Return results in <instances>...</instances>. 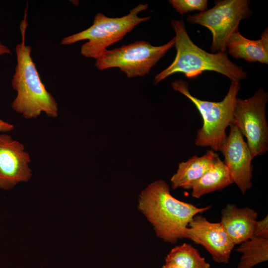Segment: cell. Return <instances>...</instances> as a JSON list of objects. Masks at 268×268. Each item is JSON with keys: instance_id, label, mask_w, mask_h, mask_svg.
<instances>
[{"instance_id": "4", "label": "cell", "mask_w": 268, "mask_h": 268, "mask_svg": "<svg viewBox=\"0 0 268 268\" xmlns=\"http://www.w3.org/2000/svg\"><path fill=\"white\" fill-rule=\"evenodd\" d=\"M173 88L188 98L196 106L202 119V126L198 130L195 143L220 151L227 135L225 131L233 121L234 107L240 89L238 81H231L228 91L220 102L198 99L189 91L187 82L179 79L172 83Z\"/></svg>"}, {"instance_id": "11", "label": "cell", "mask_w": 268, "mask_h": 268, "mask_svg": "<svg viewBox=\"0 0 268 268\" xmlns=\"http://www.w3.org/2000/svg\"><path fill=\"white\" fill-rule=\"evenodd\" d=\"M29 154L22 143L5 134H0V188L8 191L32 177Z\"/></svg>"}, {"instance_id": "2", "label": "cell", "mask_w": 268, "mask_h": 268, "mask_svg": "<svg viewBox=\"0 0 268 268\" xmlns=\"http://www.w3.org/2000/svg\"><path fill=\"white\" fill-rule=\"evenodd\" d=\"M171 26L175 33L176 55L172 64L155 76L154 84L178 72L189 78L196 77L205 71L218 72L231 81L239 82L247 77L243 67L233 63L226 52L210 53L196 45L189 36L182 19L173 20Z\"/></svg>"}, {"instance_id": "8", "label": "cell", "mask_w": 268, "mask_h": 268, "mask_svg": "<svg viewBox=\"0 0 268 268\" xmlns=\"http://www.w3.org/2000/svg\"><path fill=\"white\" fill-rule=\"evenodd\" d=\"M268 94L260 88L251 97L237 98L234 110L233 121L243 135L253 158L268 150V126L266 111Z\"/></svg>"}, {"instance_id": "14", "label": "cell", "mask_w": 268, "mask_h": 268, "mask_svg": "<svg viewBox=\"0 0 268 268\" xmlns=\"http://www.w3.org/2000/svg\"><path fill=\"white\" fill-rule=\"evenodd\" d=\"M228 53L235 59H243L249 63L268 64V29L267 27L260 39L252 40L243 36L238 30L229 37L226 44Z\"/></svg>"}, {"instance_id": "6", "label": "cell", "mask_w": 268, "mask_h": 268, "mask_svg": "<svg viewBox=\"0 0 268 268\" xmlns=\"http://www.w3.org/2000/svg\"><path fill=\"white\" fill-rule=\"evenodd\" d=\"M174 38L158 46L147 41H136L111 50H107L96 59L95 65L99 70L119 68L129 78L143 76L174 46Z\"/></svg>"}, {"instance_id": "22", "label": "cell", "mask_w": 268, "mask_h": 268, "mask_svg": "<svg viewBox=\"0 0 268 268\" xmlns=\"http://www.w3.org/2000/svg\"><path fill=\"white\" fill-rule=\"evenodd\" d=\"M161 268H179L174 264H172L171 263H165V264Z\"/></svg>"}, {"instance_id": "5", "label": "cell", "mask_w": 268, "mask_h": 268, "mask_svg": "<svg viewBox=\"0 0 268 268\" xmlns=\"http://www.w3.org/2000/svg\"><path fill=\"white\" fill-rule=\"evenodd\" d=\"M147 3H140L121 17H108L99 12L95 15L93 24L79 33L64 37L61 44L68 45L87 40L80 50L81 54L90 58L97 59L107 48L119 41L137 25L148 20L150 17H140L138 13L148 8Z\"/></svg>"}, {"instance_id": "15", "label": "cell", "mask_w": 268, "mask_h": 268, "mask_svg": "<svg viewBox=\"0 0 268 268\" xmlns=\"http://www.w3.org/2000/svg\"><path fill=\"white\" fill-rule=\"evenodd\" d=\"M232 183L233 180L230 172L219 158L193 185L191 195L200 199L205 194L221 190Z\"/></svg>"}, {"instance_id": "16", "label": "cell", "mask_w": 268, "mask_h": 268, "mask_svg": "<svg viewBox=\"0 0 268 268\" xmlns=\"http://www.w3.org/2000/svg\"><path fill=\"white\" fill-rule=\"evenodd\" d=\"M235 251L242 254L236 268H253L268 260V239L252 237Z\"/></svg>"}, {"instance_id": "1", "label": "cell", "mask_w": 268, "mask_h": 268, "mask_svg": "<svg viewBox=\"0 0 268 268\" xmlns=\"http://www.w3.org/2000/svg\"><path fill=\"white\" fill-rule=\"evenodd\" d=\"M211 207H199L177 200L163 180L150 183L138 198V210L152 225L158 237L170 243L186 238V228L193 217Z\"/></svg>"}, {"instance_id": "9", "label": "cell", "mask_w": 268, "mask_h": 268, "mask_svg": "<svg viewBox=\"0 0 268 268\" xmlns=\"http://www.w3.org/2000/svg\"><path fill=\"white\" fill-rule=\"evenodd\" d=\"M186 238L203 246L218 264H228L235 245L220 222H211L201 214L196 215L185 232Z\"/></svg>"}, {"instance_id": "10", "label": "cell", "mask_w": 268, "mask_h": 268, "mask_svg": "<svg viewBox=\"0 0 268 268\" xmlns=\"http://www.w3.org/2000/svg\"><path fill=\"white\" fill-rule=\"evenodd\" d=\"M224 141L220 151L224 157L227 167L241 193L244 195L252 186L253 157L247 142L239 130L234 125Z\"/></svg>"}, {"instance_id": "7", "label": "cell", "mask_w": 268, "mask_h": 268, "mask_svg": "<svg viewBox=\"0 0 268 268\" xmlns=\"http://www.w3.org/2000/svg\"><path fill=\"white\" fill-rule=\"evenodd\" d=\"M248 0L215 1V5L203 12L190 15L188 22L208 28L212 35V53L226 52L227 42L236 30L240 21L250 17L252 12Z\"/></svg>"}, {"instance_id": "18", "label": "cell", "mask_w": 268, "mask_h": 268, "mask_svg": "<svg viewBox=\"0 0 268 268\" xmlns=\"http://www.w3.org/2000/svg\"><path fill=\"white\" fill-rule=\"evenodd\" d=\"M170 4L177 12L183 15L189 11L203 12L207 9V0H170Z\"/></svg>"}, {"instance_id": "3", "label": "cell", "mask_w": 268, "mask_h": 268, "mask_svg": "<svg viewBox=\"0 0 268 268\" xmlns=\"http://www.w3.org/2000/svg\"><path fill=\"white\" fill-rule=\"evenodd\" d=\"M27 21L25 17L20 29L21 42L15 46L17 64L11 80L17 92L11 107L25 119L36 118L43 112L50 118L58 116V104L42 82L31 57V47L25 44Z\"/></svg>"}, {"instance_id": "21", "label": "cell", "mask_w": 268, "mask_h": 268, "mask_svg": "<svg viewBox=\"0 0 268 268\" xmlns=\"http://www.w3.org/2000/svg\"><path fill=\"white\" fill-rule=\"evenodd\" d=\"M4 55H11L10 50L0 41V56Z\"/></svg>"}, {"instance_id": "12", "label": "cell", "mask_w": 268, "mask_h": 268, "mask_svg": "<svg viewBox=\"0 0 268 268\" xmlns=\"http://www.w3.org/2000/svg\"><path fill=\"white\" fill-rule=\"evenodd\" d=\"M257 218L258 213L254 209L229 203L221 210L220 222L236 245L253 236Z\"/></svg>"}, {"instance_id": "17", "label": "cell", "mask_w": 268, "mask_h": 268, "mask_svg": "<svg viewBox=\"0 0 268 268\" xmlns=\"http://www.w3.org/2000/svg\"><path fill=\"white\" fill-rule=\"evenodd\" d=\"M165 263L179 268H210V265L191 244L184 243L171 250L165 258Z\"/></svg>"}, {"instance_id": "19", "label": "cell", "mask_w": 268, "mask_h": 268, "mask_svg": "<svg viewBox=\"0 0 268 268\" xmlns=\"http://www.w3.org/2000/svg\"><path fill=\"white\" fill-rule=\"evenodd\" d=\"M252 237L268 239V215L257 221Z\"/></svg>"}, {"instance_id": "20", "label": "cell", "mask_w": 268, "mask_h": 268, "mask_svg": "<svg viewBox=\"0 0 268 268\" xmlns=\"http://www.w3.org/2000/svg\"><path fill=\"white\" fill-rule=\"evenodd\" d=\"M14 129V126L0 119V133H5L11 131Z\"/></svg>"}, {"instance_id": "13", "label": "cell", "mask_w": 268, "mask_h": 268, "mask_svg": "<svg viewBox=\"0 0 268 268\" xmlns=\"http://www.w3.org/2000/svg\"><path fill=\"white\" fill-rule=\"evenodd\" d=\"M218 154L212 149L208 150L201 156L194 155L178 165L175 173L170 179L173 190L182 188L192 189L193 185L219 159Z\"/></svg>"}]
</instances>
